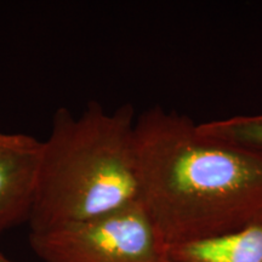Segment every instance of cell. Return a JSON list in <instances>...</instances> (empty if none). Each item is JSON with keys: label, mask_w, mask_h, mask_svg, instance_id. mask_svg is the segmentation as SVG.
Masks as SVG:
<instances>
[{"label": "cell", "mask_w": 262, "mask_h": 262, "mask_svg": "<svg viewBox=\"0 0 262 262\" xmlns=\"http://www.w3.org/2000/svg\"><path fill=\"white\" fill-rule=\"evenodd\" d=\"M172 262H262V216L234 231L173 245Z\"/></svg>", "instance_id": "5"}, {"label": "cell", "mask_w": 262, "mask_h": 262, "mask_svg": "<svg viewBox=\"0 0 262 262\" xmlns=\"http://www.w3.org/2000/svg\"><path fill=\"white\" fill-rule=\"evenodd\" d=\"M42 262H160L165 249L139 202L91 220L29 232Z\"/></svg>", "instance_id": "3"}, {"label": "cell", "mask_w": 262, "mask_h": 262, "mask_svg": "<svg viewBox=\"0 0 262 262\" xmlns=\"http://www.w3.org/2000/svg\"><path fill=\"white\" fill-rule=\"evenodd\" d=\"M136 114L91 101L79 116L61 107L42 141L29 232L111 214L137 202Z\"/></svg>", "instance_id": "2"}, {"label": "cell", "mask_w": 262, "mask_h": 262, "mask_svg": "<svg viewBox=\"0 0 262 262\" xmlns=\"http://www.w3.org/2000/svg\"><path fill=\"white\" fill-rule=\"evenodd\" d=\"M42 141L0 131V235L25 224L34 202Z\"/></svg>", "instance_id": "4"}, {"label": "cell", "mask_w": 262, "mask_h": 262, "mask_svg": "<svg viewBox=\"0 0 262 262\" xmlns=\"http://www.w3.org/2000/svg\"><path fill=\"white\" fill-rule=\"evenodd\" d=\"M139 198L164 249L234 231L262 216V153L206 137L157 106L136 117Z\"/></svg>", "instance_id": "1"}, {"label": "cell", "mask_w": 262, "mask_h": 262, "mask_svg": "<svg viewBox=\"0 0 262 262\" xmlns=\"http://www.w3.org/2000/svg\"><path fill=\"white\" fill-rule=\"evenodd\" d=\"M198 129L206 137L262 153V113L210 120Z\"/></svg>", "instance_id": "6"}, {"label": "cell", "mask_w": 262, "mask_h": 262, "mask_svg": "<svg viewBox=\"0 0 262 262\" xmlns=\"http://www.w3.org/2000/svg\"><path fill=\"white\" fill-rule=\"evenodd\" d=\"M0 262H14V261L10 260L8 256H5V255L0 251Z\"/></svg>", "instance_id": "7"}, {"label": "cell", "mask_w": 262, "mask_h": 262, "mask_svg": "<svg viewBox=\"0 0 262 262\" xmlns=\"http://www.w3.org/2000/svg\"><path fill=\"white\" fill-rule=\"evenodd\" d=\"M160 262H172V261H170V260H169V257H168V256H165V257H164L163 260L160 261Z\"/></svg>", "instance_id": "8"}]
</instances>
